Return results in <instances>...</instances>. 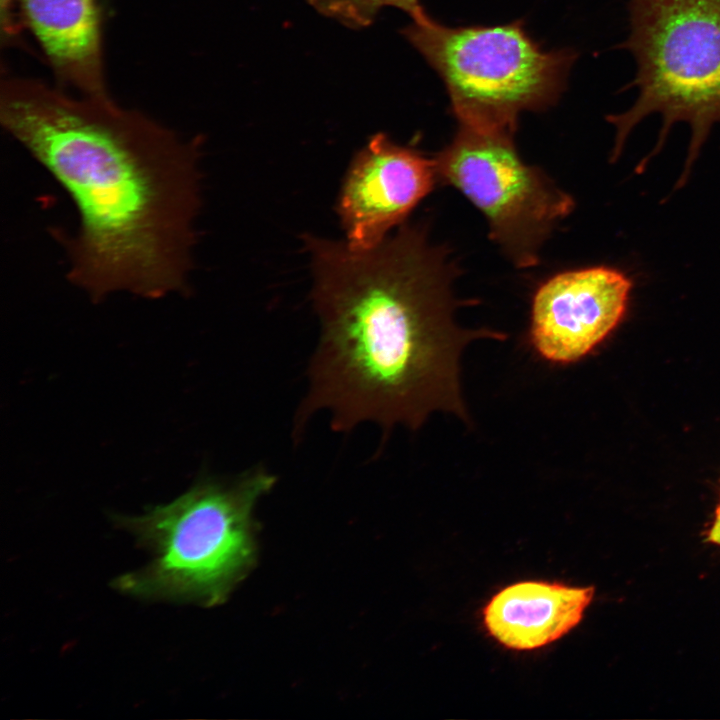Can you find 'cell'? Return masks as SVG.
Returning a JSON list of instances; mask_svg holds the SVG:
<instances>
[{
  "instance_id": "obj_1",
  "label": "cell",
  "mask_w": 720,
  "mask_h": 720,
  "mask_svg": "<svg viewBox=\"0 0 720 720\" xmlns=\"http://www.w3.org/2000/svg\"><path fill=\"white\" fill-rule=\"evenodd\" d=\"M4 129L74 203L68 279L94 300L188 288L201 207L200 145L109 96L1 81Z\"/></svg>"
},
{
  "instance_id": "obj_2",
  "label": "cell",
  "mask_w": 720,
  "mask_h": 720,
  "mask_svg": "<svg viewBox=\"0 0 720 720\" xmlns=\"http://www.w3.org/2000/svg\"><path fill=\"white\" fill-rule=\"evenodd\" d=\"M306 242L320 335L295 436L323 411L337 432L366 422L384 432L398 424L417 429L435 410L466 420L460 354L473 340L505 335L456 325L457 269L447 250L415 225L365 251L313 237Z\"/></svg>"
},
{
  "instance_id": "obj_3",
  "label": "cell",
  "mask_w": 720,
  "mask_h": 720,
  "mask_svg": "<svg viewBox=\"0 0 720 720\" xmlns=\"http://www.w3.org/2000/svg\"><path fill=\"white\" fill-rule=\"evenodd\" d=\"M276 481L254 466L230 480L201 479L144 515L116 516L154 557L114 586L145 599L222 603L255 561L254 510Z\"/></svg>"
},
{
  "instance_id": "obj_4",
  "label": "cell",
  "mask_w": 720,
  "mask_h": 720,
  "mask_svg": "<svg viewBox=\"0 0 720 720\" xmlns=\"http://www.w3.org/2000/svg\"><path fill=\"white\" fill-rule=\"evenodd\" d=\"M630 32L623 49L637 71L629 86L638 90L625 112L607 116L615 128L611 161L644 118L661 116L655 148L636 167L641 173L661 151L671 127L685 122L691 138L681 188L712 127L720 124V0H629Z\"/></svg>"
},
{
  "instance_id": "obj_5",
  "label": "cell",
  "mask_w": 720,
  "mask_h": 720,
  "mask_svg": "<svg viewBox=\"0 0 720 720\" xmlns=\"http://www.w3.org/2000/svg\"><path fill=\"white\" fill-rule=\"evenodd\" d=\"M402 34L442 79L459 124L484 131L514 133L521 112L555 104L577 57L543 50L522 20L447 27L425 14Z\"/></svg>"
},
{
  "instance_id": "obj_6",
  "label": "cell",
  "mask_w": 720,
  "mask_h": 720,
  "mask_svg": "<svg viewBox=\"0 0 720 720\" xmlns=\"http://www.w3.org/2000/svg\"><path fill=\"white\" fill-rule=\"evenodd\" d=\"M513 134L459 124L434 159L437 179L461 191L486 217L490 238L514 265L527 268L538 263L544 241L574 201L523 162Z\"/></svg>"
},
{
  "instance_id": "obj_7",
  "label": "cell",
  "mask_w": 720,
  "mask_h": 720,
  "mask_svg": "<svg viewBox=\"0 0 720 720\" xmlns=\"http://www.w3.org/2000/svg\"><path fill=\"white\" fill-rule=\"evenodd\" d=\"M435 159L379 133L356 154L346 174L338 213L349 248L376 247L434 187Z\"/></svg>"
},
{
  "instance_id": "obj_8",
  "label": "cell",
  "mask_w": 720,
  "mask_h": 720,
  "mask_svg": "<svg viewBox=\"0 0 720 720\" xmlns=\"http://www.w3.org/2000/svg\"><path fill=\"white\" fill-rule=\"evenodd\" d=\"M633 283L622 271L594 266L560 273L534 295L531 341L555 363L578 361L623 318Z\"/></svg>"
},
{
  "instance_id": "obj_9",
  "label": "cell",
  "mask_w": 720,
  "mask_h": 720,
  "mask_svg": "<svg viewBox=\"0 0 720 720\" xmlns=\"http://www.w3.org/2000/svg\"><path fill=\"white\" fill-rule=\"evenodd\" d=\"M594 587L523 581L496 593L483 609L488 633L513 650H533L563 637L582 620Z\"/></svg>"
},
{
  "instance_id": "obj_10",
  "label": "cell",
  "mask_w": 720,
  "mask_h": 720,
  "mask_svg": "<svg viewBox=\"0 0 720 720\" xmlns=\"http://www.w3.org/2000/svg\"><path fill=\"white\" fill-rule=\"evenodd\" d=\"M19 5L57 76L82 95L108 96L97 0H19Z\"/></svg>"
},
{
  "instance_id": "obj_11",
  "label": "cell",
  "mask_w": 720,
  "mask_h": 720,
  "mask_svg": "<svg viewBox=\"0 0 720 720\" xmlns=\"http://www.w3.org/2000/svg\"><path fill=\"white\" fill-rule=\"evenodd\" d=\"M307 2L320 14L354 29L372 24L380 9L387 6L403 10L412 19L426 14L419 0H307Z\"/></svg>"
},
{
  "instance_id": "obj_12",
  "label": "cell",
  "mask_w": 720,
  "mask_h": 720,
  "mask_svg": "<svg viewBox=\"0 0 720 720\" xmlns=\"http://www.w3.org/2000/svg\"><path fill=\"white\" fill-rule=\"evenodd\" d=\"M707 541L720 546V501L715 510L714 520L707 532Z\"/></svg>"
}]
</instances>
